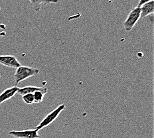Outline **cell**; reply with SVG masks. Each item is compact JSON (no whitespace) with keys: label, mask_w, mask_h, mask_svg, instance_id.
I'll use <instances>...</instances> for the list:
<instances>
[{"label":"cell","mask_w":154,"mask_h":138,"mask_svg":"<svg viewBox=\"0 0 154 138\" xmlns=\"http://www.w3.org/2000/svg\"><path fill=\"white\" fill-rule=\"evenodd\" d=\"M40 73V70L38 69L32 68L27 66H20L16 69L14 79L15 85L19 84L21 82L25 81L30 77L37 75Z\"/></svg>","instance_id":"obj_1"},{"label":"cell","mask_w":154,"mask_h":138,"mask_svg":"<svg viewBox=\"0 0 154 138\" xmlns=\"http://www.w3.org/2000/svg\"><path fill=\"white\" fill-rule=\"evenodd\" d=\"M65 104H63L59 105V106H57L54 110L51 111L49 114H48L44 118V119L41 121L39 124L35 127L38 131L43 129V128L46 127L47 126H49L50 124H52L53 121L55 120L57 118L59 117L60 114L65 110Z\"/></svg>","instance_id":"obj_2"},{"label":"cell","mask_w":154,"mask_h":138,"mask_svg":"<svg viewBox=\"0 0 154 138\" xmlns=\"http://www.w3.org/2000/svg\"><path fill=\"white\" fill-rule=\"evenodd\" d=\"M140 19V8H135L128 14L126 20L124 22V28L126 31L129 32L133 29L135 25Z\"/></svg>","instance_id":"obj_3"},{"label":"cell","mask_w":154,"mask_h":138,"mask_svg":"<svg viewBox=\"0 0 154 138\" xmlns=\"http://www.w3.org/2000/svg\"><path fill=\"white\" fill-rule=\"evenodd\" d=\"M10 136L16 138H39L38 130L36 128L32 130L21 131H11L9 132Z\"/></svg>","instance_id":"obj_4"},{"label":"cell","mask_w":154,"mask_h":138,"mask_svg":"<svg viewBox=\"0 0 154 138\" xmlns=\"http://www.w3.org/2000/svg\"><path fill=\"white\" fill-rule=\"evenodd\" d=\"M0 64L13 69H17L21 66L20 62L13 55H0Z\"/></svg>","instance_id":"obj_5"},{"label":"cell","mask_w":154,"mask_h":138,"mask_svg":"<svg viewBox=\"0 0 154 138\" xmlns=\"http://www.w3.org/2000/svg\"><path fill=\"white\" fill-rule=\"evenodd\" d=\"M19 87L16 86L5 89L0 94V105L14 97L17 94Z\"/></svg>","instance_id":"obj_6"},{"label":"cell","mask_w":154,"mask_h":138,"mask_svg":"<svg viewBox=\"0 0 154 138\" xmlns=\"http://www.w3.org/2000/svg\"><path fill=\"white\" fill-rule=\"evenodd\" d=\"M29 1L35 11H39L43 5L51 4H57L59 0H29Z\"/></svg>","instance_id":"obj_7"},{"label":"cell","mask_w":154,"mask_h":138,"mask_svg":"<svg viewBox=\"0 0 154 138\" xmlns=\"http://www.w3.org/2000/svg\"><path fill=\"white\" fill-rule=\"evenodd\" d=\"M47 88L45 86H41V87H37L34 86H27L23 88H19L17 94L23 96L27 94H33L35 92L38 90H47Z\"/></svg>","instance_id":"obj_8"},{"label":"cell","mask_w":154,"mask_h":138,"mask_svg":"<svg viewBox=\"0 0 154 138\" xmlns=\"http://www.w3.org/2000/svg\"><path fill=\"white\" fill-rule=\"evenodd\" d=\"M154 2L151 1L147 4H145L140 8V18L146 17L151 14H153L154 11Z\"/></svg>","instance_id":"obj_9"},{"label":"cell","mask_w":154,"mask_h":138,"mask_svg":"<svg viewBox=\"0 0 154 138\" xmlns=\"http://www.w3.org/2000/svg\"><path fill=\"white\" fill-rule=\"evenodd\" d=\"M47 90H38L33 93L34 96V103H40L43 100L44 96L47 94Z\"/></svg>","instance_id":"obj_10"},{"label":"cell","mask_w":154,"mask_h":138,"mask_svg":"<svg viewBox=\"0 0 154 138\" xmlns=\"http://www.w3.org/2000/svg\"><path fill=\"white\" fill-rule=\"evenodd\" d=\"M22 100L27 104H32L34 103V96L33 94H27L22 96Z\"/></svg>","instance_id":"obj_11"},{"label":"cell","mask_w":154,"mask_h":138,"mask_svg":"<svg viewBox=\"0 0 154 138\" xmlns=\"http://www.w3.org/2000/svg\"><path fill=\"white\" fill-rule=\"evenodd\" d=\"M151 1H153V0H140V2L138 3V5H137V8H140L141 6H142L143 5H144L145 4H147Z\"/></svg>","instance_id":"obj_12"}]
</instances>
